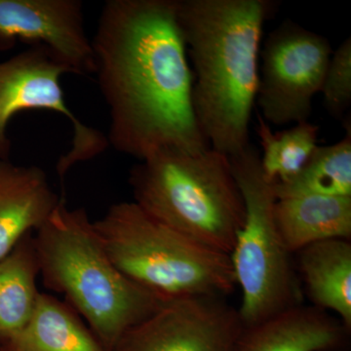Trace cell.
<instances>
[{"mask_svg":"<svg viewBox=\"0 0 351 351\" xmlns=\"http://www.w3.org/2000/svg\"><path fill=\"white\" fill-rule=\"evenodd\" d=\"M295 270L311 306L331 311L351 330V243L329 239L295 253Z\"/></svg>","mask_w":351,"mask_h":351,"instance_id":"13","label":"cell"},{"mask_svg":"<svg viewBox=\"0 0 351 351\" xmlns=\"http://www.w3.org/2000/svg\"><path fill=\"white\" fill-rule=\"evenodd\" d=\"M39 274L34 239L27 234L0 260V343L19 334L38 302Z\"/></svg>","mask_w":351,"mask_h":351,"instance_id":"16","label":"cell"},{"mask_svg":"<svg viewBox=\"0 0 351 351\" xmlns=\"http://www.w3.org/2000/svg\"><path fill=\"white\" fill-rule=\"evenodd\" d=\"M34 246L48 287L66 295L108 350L167 302L127 278L108 257L86 211L69 209L64 199L38 228Z\"/></svg>","mask_w":351,"mask_h":351,"instance_id":"3","label":"cell"},{"mask_svg":"<svg viewBox=\"0 0 351 351\" xmlns=\"http://www.w3.org/2000/svg\"><path fill=\"white\" fill-rule=\"evenodd\" d=\"M129 182L134 202L154 219L204 246L232 253L245 205L228 156L213 149L156 152L132 168Z\"/></svg>","mask_w":351,"mask_h":351,"instance_id":"4","label":"cell"},{"mask_svg":"<svg viewBox=\"0 0 351 351\" xmlns=\"http://www.w3.org/2000/svg\"><path fill=\"white\" fill-rule=\"evenodd\" d=\"M334 145L317 147L301 170L285 182L271 184L276 199L304 195L351 196V124Z\"/></svg>","mask_w":351,"mask_h":351,"instance_id":"17","label":"cell"},{"mask_svg":"<svg viewBox=\"0 0 351 351\" xmlns=\"http://www.w3.org/2000/svg\"><path fill=\"white\" fill-rule=\"evenodd\" d=\"M201 133L214 151L234 156L251 144L263 25L271 0H177Z\"/></svg>","mask_w":351,"mask_h":351,"instance_id":"2","label":"cell"},{"mask_svg":"<svg viewBox=\"0 0 351 351\" xmlns=\"http://www.w3.org/2000/svg\"><path fill=\"white\" fill-rule=\"evenodd\" d=\"M71 69L44 46L27 49L0 63V159L10 158L12 143L7 134L11 119L24 110H44L66 117L73 128L71 147L60 157L56 170L62 182L76 164L92 160L108 147V138L87 126L66 104L61 77Z\"/></svg>","mask_w":351,"mask_h":351,"instance_id":"7","label":"cell"},{"mask_svg":"<svg viewBox=\"0 0 351 351\" xmlns=\"http://www.w3.org/2000/svg\"><path fill=\"white\" fill-rule=\"evenodd\" d=\"M19 43L48 48L73 75L94 73L82 0H0V52Z\"/></svg>","mask_w":351,"mask_h":351,"instance_id":"10","label":"cell"},{"mask_svg":"<svg viewBox=\"0 0 351 351\" xmlns=\"http://www.w3.org/2000/svg\"><path fill=\"white\" fill-rule=\"evenodd\" d=\"M3 345L16 351H110L71 309L41 293L24 329Z\"/></svg>","mask_w":351,"mask_h":351,"instance_id":"15","label":"cell"},{"mask_svg":"<svg viewBox=\"0 0 351 351\" xmlns=\"http://www.w3.org/2000/svg\"><path fill=\"white\" fill-rule=\"evenodd\" d=\"M257 119L263 177L270 184L287 181L302 169L317 147L319 127L306 120L274 133L261 114Z\"/></svg>","mask_w":351,"mask_h":351,"instance_id":"18","label":"cell"},{"mask_svg":"<svg viewBox=\"0 0 351 351\" xmlns=\"http://www.w3.org/2000/svg\"><path fill=\"white\" fill-rule=\"evenodd\" d=\"M93 223L115 267L164 301L226 298L237 286L230 255L189 239L135 202L113 204Z\"/></svg>","mask_w":351,"mask_h":351,"instance_id":"5","label":"cell"},{"mask_svg":"<svg viewBox=\"0 0 351 351\" xmlns=\"http://www.w3.org/2000/svg\"><path fill=\"white\" fill-rule=\"evenodd\" d=\"M274 219L291 255L325 240H350L351 196L280 198L274 204Z\"/></svg>","mask_w":351,"mask_h":351,"instance_id":"14","label":"cell"},{"mask_svg":"<svg viewBox=\"0 0 351 351\" xmlns=\"http://www.w3.org/2000/svg\"><path fill=\"white\" fill-rule=\"evenodd\" d=\"M243 327L226 298L172 300L131 328L112 351H237Z\"/></svg>","mask_w":351,"mask_h":351,"instance_id":"9","label":"cell"},{"mask_svg":"<svg viewBox=\"0 0 351 351\" xmlns=\"http://www.w3.org/2000/svg\"><path fill=\"white\" fill-rule=\"evenodd\" d=\"M243 196L245 219L230 254L237 286L243 326L302 304V288L293 255L287 251L274 219L276 197L263 177L260 152L250 144L228 156Z\"/></svg>","mask_w":351,"mask_h":351,"instance_id":"6","label":"cell"},{"mask_svg":"<svg viewBox=\"0 0 351 351\" xmlns=\"http://www.w3.org/2000/svg\"><path fill=\"white\" fill-rule=\"evenodd\" d=\"M350 334L328 311L301 304L243 327L237 351H348Z\"/></svg>","mask_w":351,"mask_h":351,"instance_id":"11","label":"cell"},{"mask_svg":"<svg viewBox=\"0 0 351 351\" xmlns=\"http://www.w3.org/2000/svg\"><path fill=\"white\" fill-rule=\"evenodd\" d=\"M62 200L40 167L0 159V260L40 228Z\"/></svg>","mask_w":351,"mask_h":351,"instance_id":"12","label":"cell"},{"mask_svg":"<svg viewBox=\"0 0 351 351\" xmlns=\"http://www.w3.org/2000/svg\"><path fill=\"white\" fill-rule=\"evenodd\" d=\"M91 41L108 145L140 161L161 151L211 149L193 110L177 0H108Z\"/></svg>","mask_w":351,"mask_h":351,"instance_id":"1","label":"cell"},{"mask_svg":"<svg viewBox=\"0 0 351 351\" xmlns=\"http://www.w3.org/2000/svg\"><path fill=\"white\" fill-rule=\"evenodd\" d=\"M320 93L330 115L343 119L351 105V38L332 52Z\"/></svg>","mask_w":351,"mask_h":351,"instance_id":"19","label":"cell"},{"mask_svg":"<svg viewBox=\"0 0 351 351\" xmlns=\"http://www.w3.org/2000/svg\"><path fill=\"white\" fill-rule=\"evenodd\" d=\"M332 54L325 36L292 20L270 32L261 49L256 98L263 120L276 126L308 120Z\"/></svg>","mask_w":351,"mask_h":351,"instance_id":"8","label":"cell"},{"mask_svg":"<svg viewBox=\"0 0 351 351\" xmlns=\"http://www.w3.org/2000/svg\"><path fill=\"white\" fill-rule=\"evenodd\" d=\"M0 351H16L14 350L13 348H11L10 346L6 345L0 346Z\"/></svg>","mask_w":351,"mask_h":351,"instance_id":"20","label":"cell"}]
</instances>
